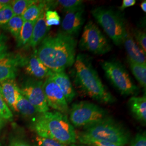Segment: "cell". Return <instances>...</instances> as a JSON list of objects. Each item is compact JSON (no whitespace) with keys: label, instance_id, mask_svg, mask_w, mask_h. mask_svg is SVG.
I'll list each match as a JSON object with an SVG mask.
<instances>
[{"label":"cell","instance_id":"obj_1","mask_svg":"<svg viewBox=\"0 0 146 146\" xmlns=\"http://www.w3.org/2000/svg\"><path fill=\"white\" fill-rule=\"evenodd\" d=\"M76 45L74 37L61 31L46 37L36 53L40 61L52 72H58L74 64Z\"/></svg>","mask_w":146,"mask_h":146},{"label":"cell","instance_id":"obj_2","mask_svg":"<svg viewBox=\"0 0 146 146\" xmlns=\"http://www.w3.org/2000/svg\"><path fill=\"white\" fill-rule=\"evenodd\" d=\"M74 65L76 83L85 94L101 103L114 102V97L102 82L87 56L78 54Z\"/></svg>","mask_w":146,"mask_h":146},{"label":"cell","instance_id":"obj_3","mask_svg":"<svg viewBox=\"0 0 146 146\" xmlns=\"http://www.w3.org/2000/svg\"><path fill=\"white\" fill-rule=\"evenodd\" d=\"M34 129L37 135L50 138L66 145L76 143V133L68 116L58 111L40 114L35 120Z\"/></svg>","mask_w":146,"mask_h":146},{"label":"cell","instance_id":"obj_4","mask_svg":"<svg viewBox=\"0 0 146 146\" xmlns=\"http://www.w3.org/2000/svg\"><path fill=\"white\" fill-rule=\"evenodd\" d=\"M82 129L76 133V136L122 146H125L129 141L130 135L128 131L110 116Z\"/></svg>","mask_w":146,"mask_h":146},{"label":"cell","instance_id":"obj_5","mask_svg":"<svg viewBox=\"0 0 146 146\" xmlns=\"http://www.w3.org/2000/svg\"><path fill=\"white\" fill-rule=\"evenodd\" d=\"M92 14L116 45L123 43L128 31L122 15L103 7L95 8Z\"/></svg>","mask_w":146,"mask_h":146},{"label":"cell","instance_id":"obj_6","mask_svg":"<svg viewBox=\"0 0 146 146\" xmlns=\"http://www.w3.org/2000/svg\"><path fill=\"white\" fill-rule=\"evenodd\" d=\"M69 112V120L74 128H83L110 116L107 110L88 101L74 103Z\"/></svg>","mask_w":146,"mask_h":146},{"label":"cell","instance_id":"obj_7","mask_svg":"<svg viewBox=\"0 0 146 146\" xmlns=\"http://www.w3.org/2000/svg\"><path fill=\"white\" fill-rule=\"evenodd\" d=\"M106 77L121 94L135 95L139 88L131 80L125 67L116 61H104L101 63Z\"/></svg>","mask_w":146,"mask_h":146},{"label":"cell","instance_id":"obj_8","mask_svg":"<svg viewBox=\"0 0 146 146\" xmlns=\"http://www.w3.org/2000/svg\"><path fill=\"white\" fill-rule=\"evenodd\" d=\"M81 49L98 55L105 54L110 51L111 47L107 37L92 21H89L84 27L80 40Z\"/></svg>","mask_w":146,"mask_h":146},{"label":"cell","instance_id":"obj_9","mask_svg":"<svg viewBox=\"0 0 146 146\" xmlns=\"http://www.w3.org/2000/svg\"><path fill=\"white\" fill-rule=\"evenodd\" d=\"M43 84L41 81L29 79L20 88L21 94L36 109L39 114L49 110L43 89Z\"/></svg>","mask_w":146,"mask_h":146},{"label":"cell","instance_id":"obj_10","mask_svg":"<svg viewBox=\"0 0 146 146\" xmlns=\"http://www.w3.org/2000/svg\"><path fill=\"white\" fill-rule=\"evenodd\" d=\"M43 89L48 107L67 115L69 111L68 104L61 89L50 76L43 82Z\"/></svg>","mask_w":146,"mask_h":146},{"label":"cell","instance_id":"obj_11","mask_svg":"<svg viewBox=\"0 0 146 146\" xmlns=\"http://www.w3.org/2000/svg\"><path fill=\"white\" fill-rule=\"evenodd\" d=\"M27 58L13 52L0 54V82L14 80L19 67L26 65Z\"/></svg>","mask_w":146,"mask_h":146},{"label":"cell","instance_id":"obj_12","mask_svg":"<svg viewBox=\"0 0 146 146\" xmlns=\"http://www.w3.org/2000/svg\"><path fill=\"white\" fill-rule=\"evenodd\" d=\"M84 13L83 5L66 11L61 24L62 32L74 37L77 35L84 25Z\"/></svg>","mask_w":146,"mask_h":146},{"label":"cell","instance_id":"obj_13","mask_svg":"<svg viewBox=\"0 0 146 146\" xmlns=\"http://www.w3.org/2000/svg\"><path fill=\"white\" fill-rule=\"evenodd\" d=\"M0 93L8 107L16 111V105L21 93L14 80H8L0 82Z\"/></svg>","mask_w":146,"mask_h":146},{"label":"cell","instance_id":"obj_14","mask_svg":"<svg viewBox=\"0 0 146 146\" xmlns=\"http://www.w3.org/2000/svg\"><path fill=\"white\" fill-rule=\"evenodd\" d=\"M122 44H124L128 60L138 64H146V52L137 44L128 31Z\"/></svg>","mask_w":146,"mask_h":146},{"label":"cell","instance_id":"obj_15","mask_svg":"<svg viewBox=\"0 0 146 146\" xmlns=\"http://www.w3.org/2000/svg\"><path fill=\"white\" fill-rule=\"evenodd\" d=\"M25 67L27 73L39 79L48 78L52 73V71L47 67L37 57L36 51L30 58H27Z\"/></svg>","mask_w":146,"mask_h":146},{"label":"cell","instance_id":"obj_16","mask_svg":"<svg viewBox=\"0 0 146 146\" xmlns=\"http://www.w3.org/2000/svg\"><path fill=\"white\" fill-rule=\"evenodd\" d=\"M50 77L61 89L67 103L70 104L75 98L76 93L67 74L64 71L52 72Z\"/></svg>","mask_w":146,"mask_h":146},{"label":"cell","instance_id":"obj_17","mask_svg":"<svg viewBox=\"0 0 146 146\" xmlns=\"http://www.w3.org/2000/svg\"><path fill=\"white\" fill-rule=\"evenodd\" d=\"M45 12H43L39 17L34 26L31 40L28 46V47H31L33 49H35L41 43L47 36V33L50 29V27L46 25Z\"/></svg>","mask_w":146,"mask_h":146},{"label":"cell","instance_id":"obj_18","mask_svg":"<svg viewBox=\"0 0 146 146\" xmlns=\"http://www.w3.org/2000/svg\"><path fill=\"white\" fill-rule=\"evenodd\" d=\"M55 3L54 1H38L31 5L22 15L24 21L36 22L44 11L48 10L51 5Z\"/></svg>","mask_w":146,"mask_h":146},{"label":"cell","instance_id":"obj_19","mask_svg":"<svg viewBox=\"0 0 146 146\" xmlns=\"http://www.w3.org/2000/svg\"><path fill=\"white\" fill-rule=\"evenodd\" d=\"M132 114L136 120L143 123L146 122V98L143 96H133L128 101Z\"/></svg>","mask_w":146,"mask_h":146},{"label":"cell","instance_id":"obj_20","mask_svg":"<svg viewBox=\"0 0 146 146\" xmlns=\"http://www.w3.org/2000/svg\"><path fill=\"white\" fill-rule=\"evenodd\" d=\"M36 22L25 21L17 40V46L20 48L28 47L31 42L34 26Z\"/></svg>","mask_w":146,"mask_h":146},{"label":"cell","instance_id":"obj_21","mask_svg":"<svg viewBox=\"0 0 146 146\" xmlns=\"http://www.w3.org/2000/svg\"><path fill=\"white\" fill-rule=\"evenodd\" d=\"M16 111L21 113L22 115L26 117H31L39 114L36 109L21 93L19 95L17 100Z\"/></svg>","mask_w":146,"mask_h":146},{"label":"cell","instance_id":"obj_22","mask_svg":"<svg viewBox=\"0 0 146 146\" xmlns=\"http://www.w3.org/2000/svg\"><path fill=\"white\" fill-rule=\"evenodd\" d=\"M131 72L142 87H146V64H141L131 62L128 60Z\"/></svg>","mask_w":146,"mask_h":146},{"label":"cell","instance_id":"obj_23","mask_svg":"<svg viewBox=\"0 0 146 146\" xmlns=\"http://www.w3.org/2000/svg\"><path fill=\"white\" fill-rule=\"evenodd\" d=\"M24 22L22 16H14L3 28L9 31L11 34L17 40Z\"/></svg>","mask_w":146,"mask_h":146},{"label":"cell","instance_id":"obj_24","mask_svg":"<svg viewBox=\"0 0 146 146\" xmlns=\"http://www.w3.org/2000/svg\"><path fill=\"white\" fill-rule=\"evenodd\" d=\"M36 2L37 1L35 0H15L11 1V5L14 16H22L31 5Z\"/></svg>","mask_w":146,"mask_h":146},{"label":"cell","instance_id":"obj_25","mask_svg":"<svg viewBox=\"0 0 146 146\" xmlns=\"http://www.w3.org/2000/svg\"><path fill=\"white\" fill-rule=\"evenodd\" d=\"M76 139L78 140L81 144H84L90 146H125L116 145L104 141H98L89 137L82 136H76Z\"/></svg>","mask_w":146,"mask_h":146},{"label":"cell","instance_id":"obj_26","mask_svg":"<svg viewBox=\"0 0 146 146\" xmlns=\"http://www.w3.org/2000/svg\"><path fill=\"white\" fill-rule=\"evenodd\" d=\"M34 146H69L50 138L37 135L34 139Z\"/></svg>","mask_w":146,"mask_h":146},{"label":"cell","instance_id":"obj_27","mask_svg":"<svg viewBox=\"0 0 146 146\" xmlns=\"http://www.w3.org/2000/svg\"><path fill=\"white\" fill-rule=\"evenodd\" d=\"M14 16L11 5L0 9V27H3Z\"/></svg>","mask_w":146,"mask_h":146},{"label":"cell","instance_id":"obj_28","mask_svg":"<svg viewBox=\"0 0 146 146\" xmlns=\"http://www.w3.org/2000/svg\"><path fill=\"white\" fill-rule=\"evenodd\" d=\"M45 19L48 27L56 26L60 23V17L56 11L48 10L45 12Z\"/></svg>","mask_w":146,"mask_h":146},{"label":"cell","instance_id":"obj_29","mask_svg":"<svg viewBox=\"0 0 146 146\" xmlns=\"http://www.w3.org/2000/svg\"><path fill=\"white\" fill-rule=\"evenodd\" d=\"M57 2L64 12L83 5L81 0H58Z\"/></svg>","mask_w":146,"mask_h":146},{"label":"cell","instance_id":"obj_30","mask_svg":"<svg viewBox=\"0 0 146 146\" xmlns=\"http://www.w3.org/2000/svg\"><path fill=\"white\" fill-rule=\"evenodd\" d=\"M133 35L135 38L136 43L141 49L146 52V33L140 30L135 29L133 31Z\"/></svg>","mask_w":146,"mask_h":146},{"label":"cell","instance_id":"obj_31","mask_svg":"<svg viewBox=\"0 0 146 146\" xmlns=\"http://www.w3.org/2000/svg\"><path fill=\"white\" fill-rule=\"evenodd\" d=\"M13 117V114L10 108L6 104L0 93V118L4 120H11Z\"/></svg>","mask_w":146,"mask_h":146},{"label":"cell","instance_id":"obj_32","mask_svg":"<svg viewBox=\"0 0 146 146\" xmlns=\"http://www.w3.org/2000/svg\"><path fill=\"white\" fill-rule=\"evenodd\" d=\"M129 146H146V135L145 132L139 133L132 140Z\"/></svg>","mask_w":146,"mask_h":146},{"label":"cell","instance_id":"obj_33","mask_svg":"<svg viewBox=\"0 0 146 146\" xmlns=\"http://www.w3.org/2000/svg\"><path fill=\"white\" fill-rule=\"evenodd\" d=\"M7 40L5 35L0 31V54L7 52Z\"/></svg>","mask_w":146,"mask_h":146},{"label":"cell","instance_id":"obj_34","mask_svg":"<svg viewBox=\"0 0 146 146\" xmlns=\"http://www.w3.org/2000/svg\"><path fill=\"white\" fill-rule=\"evenodd\" d=\"M135 3V0H123L122 5L119 8V9L121 11H123L125 8L131 7Z\"/></svg>","mask_w":146,"mask_h":146},{"label":"cell","instance_id":"obj_35","mask_svg":"<svg viewBox=\"0 0 146 146\" xmlns=\"http://www.w3.org/2000/svg\"><path fill=\"white\" fill-rule=\"evenodd\" d=\"M9 146H31L29 144H28L26 141L20 140V139H16L13 140L11 141Z\"/></svg>","mask_w":146,"mask_h":146},{"label":"cell","instance_id":"obj_36","mask_svg":"<svg viewBox=\"0 0 146 146\" xmlns=\"http://www.w3.org/2000/svg\"><path fill=\"white\" fill-rule=\"evenodd\" d=\"M11 1L9 0H0V9L3 8L5 6L11 4Z\"/></svg>","mask_w":146,"mask_h":146},{"label":"cell","instance_id":"obj_37","mask_svg":"<svg viewBox=\"0 0 146 146\" xmlns=\"http://www.w3.org/2000/svg\"><path fill=\"white\" fill-rule=\"evenodd\" d=\"M141 9H142V11H143L145 13L146 12V1H144L141 3Z\"/></svg>","mask_w":146,"mask_h":146},{"label":"cell","instance_id":"obj_38","mask_svg":"<svg viewBox=\"0 0 146 146\" xmlns=\"http://www.w3.org/2000/svg\"><path fill=\"white\" fill-rule=\"evenodd\" d=\"M5 120L2 118H0V131L2 129V128L5 125Z\"/></svg>","mask_w":146,"mask_h":146},{"label":"cell","instance_id":"obj_39","mask_svg":"<svg viewBox=\"0 0 146 146\" xmlns=\"http://www.w3.org/2000/svg\"><path fill=\"white\" fill-rule=\"evenodd\" d=\"M70 146H90L88 145H84V144H76V143H74V144H72V145H70Z\"/></svg>","mask_w":146,"mask_h":146}]
</instances>
